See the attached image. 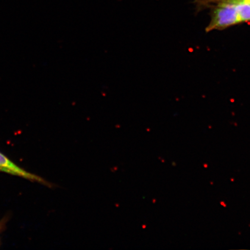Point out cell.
Instances as JSON below:
<instances>
[{"label": "cell", "mask_w": 250, "mask_h": 250, "mask_svg": "<svg viewBox=\"0 0 250 250\" xmlns=\"http://www.w3.org/2000/svg\"><path fill=\"white\" fill-rule=\"evenodd\" d=\"M211 11L210 24L206 31L223 30L240 23L234 0H217Z\"/></svg>", "instance_id": "cell-1"}, {"label": "cell", "mask_w": 250, "mask_h": 250, "mask_svg": "<svg viewBox=\"0 0 250 250\" xmlns=\"http://www.w3.org/2000/svg\"><path fill=\"white\" fill-rule=\"evenodd\" d=\"M0 172L13 175L23 179L29 180L34 182L43 184L49 187H52V184L37 175L31 173L16 165L14 162L9 159L7 156L0 152Z\"/></svg>", "instance_id": "cell-2"}, {"label": "cell", "mask_w": 250, "mask_h": 250, "mask_svg": "<svg viewBox=\"0 0 250 250\" xmlns=\"http://www.w3.org/2000/svg\"><path fill=\"white\" fill-rule=\"evenodd\" d=\"M239 22L250 21V0H234Z\"/></svg>", "instance_id": "cell-3"}, {"label": "cell", "mask_w": 250, "mask_h": 250, "mask_svg": "<svg viewBox=\"0 0 250 250\" xmlns=\"http://www.w3.org/2000/svg\"><path fill=\"white\" fill-rule=\"evenodd\" d=\"M4 226V221L0 222V232H1L2 228Z\"/></svg>", "instance_id": "cell-4"}]
</instances>
